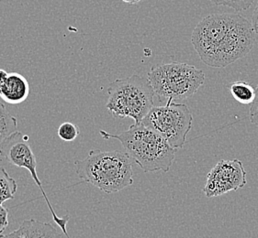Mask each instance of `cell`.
Here are the masks:
<instances>
[{
  "instance_id": "1",
  "label": "cell",
  "mask_w": 258,
  "mask_h": 238,
  "mask_svg": "<svg viewBox=\"0 0 258 238\" xmlns=\"http://www.w3.org/2000/svg\"><path fill=\"white\" fill-rule=\"evenodd\" d=\"M253 25L238 14H213L194 29L191 42L208 66L226 67L246 56L255 42Z\"/></svg>"
},
{
  "instance_id": "2",
  "label": "cell",
  "mask_w": 258,
  "mask_h": 238,
  "mask_svg": "<svg viewBox=\"0 0 258 238\" xmlns=\"http://www.w3.org/2000/svg\"><path fill=\"white\" fill-rule=\"evenodd\" d=\"M99 134L104 140H119L132 160L145 173L169 171L176 158L175 149L167 140L143 123L133 125L119 134H109L104 130H100Z\"/></svg>"
},
{
  "instance_id": "3",
  "label": "cell",
  "mask_w": 258,
  "mask_h": 238,
  "mask_svg": "<svg viewBox=\"0 0 258 238\" xmlns=\"http://www.w3.org/2000/svg\"><path fill=\"white\" fill-rule=\"evenodd\" d=\"M134 161L126 151L91 150L76 161L78 176L106 193L120 192L134 184Z\"/></svg>"
},
{
  "instance_id": "4",
  "label": "cell",
  "mask_w": 258,
  "mask_h": 238,
  "mask_svg": "<svg viewBox=\"0 0 258 238\" xmlns=\"http://www.w3.org/2000/svg\"><path fill=\"white\" fill-rule=\"evenodd\" d=\"M106 107L113 117L135 120L141 124L154 105L155 93L147 79L134 74L109 84Z\"/></svg>"
},
{
  "instance_id": "5",
  "label": "cell",
  "mask_w": 258,
  "mask_h": 238,
  "mask_svg": "<svg viewBox=\"0 0 258 238\" xmlns=\"http://www.w3.org/2000/svg\"><path fill=\"white\" fill-rule=\"evenodd\" d=\"M147 80L159 102H181L199 91L205 74L193 65L171 62L152 68Z\"/></svg>"
},
{
  "instance_id": "6",
  "label": "cell",
  "mask_w": 258,
  "mask_h": 238,
  "mask_svg": "<svg viewBox=\"0 0 258 238\" xmlns=\"http://www.w3.org/2000/svg\"><path fill=\"white\" fill-rule=\"evenodd\" d=\"M142 123L164 137L176 150L185 145L192 129L193 115L186 104L168 101L165 105L154 106Z\"/></svg>"
},
{
  "instance_id": "7",
  "label": "cell",
  "mask_w": 258,
  "mask_h": 238,
  "mask_svg": "<svg viewBox=\"0 0 258 238\" xmlns=\"http://www.w3.org/2000/svg\"><path fill=\"white\" fill-rule=\"evenodd\" d=\"M28 136L17 131L0 144V155L5 158L12 165L26 169L31 173V178L35 181L37 186L40 188L42 196L44 197V200L46 202L47 206L52 212L54 223L61 228L62 233L67 235V237L70 238L67 230V224L70 220V215L67 214L62 217L57 216L56 212H54L37 174L36 158L31 150V146L28 144Z\"/></svg>"
},
{
  "instance_id": "8",
  "label": "cell",
  "mask_w": 258,
  "mask_h": 238,
  "mask_svg": "<svg viewBox=\"0 0 258 238\" xmlns=\"http://www.w3.org/2000/svg\"><path fill=\"white\" fill-rule=\"evenodd\" d=\"M246 171L242 161H220L208 173L203 192L207 198L221 196L246 185Z\"/></svg>"
},
{
  "instance_id": "9",
  "label": "cell",
  "mask_w": 258,
  "mask_h": 238,
  "mask_svg": "<svg viewBox=\"0 0 258 238\" xmlns=\"http://www.w3.org/2000/svg\"><path fill=\"white\" fill-rule=\"evenodd\" d=\"M0 238H61V234L52 223L31 219L23 221L20 227L9 234H0Z\"/></svg>"
},
{
  "instance_id": "10",
  "label": "cell",
  "mask_w": 258,
  "mask_h": 238,
  "mask_svg": "<svg viewBox=\"0 0 258 238\" xmlns=\"http://www.w3.org/2000/svg\"><path fill=\"white\" fill-rule=\"evenodd\" d=\"M30 95V84L26 78L18 73H10L1 90L0 97L6 103L18 104L23 103Z\"/></svg>"
},
{
  "instance_id": "11",
  "label": "cell",
  "mask_w": 258,
  "mask_h": 238,
  "mask_svg": "<svg viewBox=\"0 0 258 238\" xmlns=\"http://www.w3.org/2000/svg\"><path fill=\"white\" fill-rule=\"evenodd\" d=\"M230 93L238 103L252 104L255 97V88L246 82L238 81L230 85Z\"/></svg>"
},
{
  "instance_id": "12",
  "label": "cell",
  "mask_w": 258,
  "mask_h": 238,
  "mask_svg": "<svg viewBox=\"0 0 258 238\" xmlns=\"http://www.w3.org/2000/svg\"><path fill=\"white\" fill-rule=\"evenodd\" d=\"M18 131V121L0 103V144L10 136Z\"/></svg>"
},
{
  "instance_id": "13",
  "label": "cell",
  "mask_w": 258,
  "mask_h": 238,
  "mask_svg": "<svg viewBox=\"0 0 258 238\" xmlns=\"http://www.w3.org/2000/svg\"><path fill=\"white\" fill-rule=\"evenodd\" d=\"M17 189L18 184L15 180L10 176L4 167L0 166V204L13 200Z\"/></svg>"
},
{
  "instance_id": "14",
  "label": "cell",
  "mask_w": 258,
  "mask_h": 238,
  "mask_svg": "<svg viewBox=\"0 0 258 238\" xmlns=\"http://www.w3.org/2000/svg\"><path fill=\"white\" fill-rule=\"evenodd\" d=\"M80 133V130L78 126L71 122H64L62 123L57 131V134L59 138L63 141L70 142L74 141L78 138V135Z\"/></svg>"
},
{
  "instance_id": "15",
  "label": "cell",
  "mask_w": 258,
  "mask_h": 238,
  "mask_svg": "<svg viewBox=\"0 0 258 238\" xmlns=\"http://www.w3.org/2000/svg\"><path fill=\"white\" fill-rule=\"evenodd\" d=\"M217 6H226L236 11L248 10L254 2V0H210Z\"/></svg>"
},
{
  "instance_id": "16",
  "label": "cell",
  "mask_w": 258,
  "mask_h": 238,
  "mask_svg": "<svg viewBox=\"0 0 258 238\" xmlns=\"http://www.w3.org/2000/svg\"><path fill=\"white\" fill-rule=\"evenodd\" d=\"M249 119L252 124L258 127V83L255 87V97L251 104L249 111Z\"/></svg>"
},
{
  "instance_id": "17",
  "label": "cell",
  "mask_w": 258,
  "mask_h": 238,
  "mask_svg": "<svg viewBox=\"0 0 258 238\" xmlns=\"http://www.w3.org/2000/svg\"><path fill=\"white\" fill-rule=\"evenodd\" d=\"M9 210L0 204V234L5 232L6 229L9 225Z\"/></svg>"
},
{
  "instance_id": "18",
  "label": "cell",
  "mask_w": 258,
  "mask_h": 238,
  "mask_svg": "<svg viewBox=\"0 0 258 238\" xmlns=\"http://www.w3.org/2000/svg\"><path fill=\"white\" fill-rule=\"evenodd\" d=\"M252 25L253 27V30L255 33L258 34V0L257 4L255 6V9L253 11V18H252Z\"/></svg>"
},
{
  "instance_id": "19",
  "label": "cell",
  "mask_w": 258,
  "mask_h": 238,
  "mask_svg": "<svg viewBox=\"0 0 258 238\" xmlns=\"http://www.w3.org/2000/svg\"><path fill=\"white\" fill-rule=\"evenodd\" d=\"M8 74H9V73H7L5 70L0 69V93H1V90L3 88L4 84H5L6 80H7V77H8Z\"/></svg>"
},
{
  "instance_id": "20",
  "label": "cell",
  "mask_w": 258,
  "mask_h": 238,
  "mask_svg": "<svg viewBox=\"0 0 258 238\" xmlns=\"http://www.w3.org/2000/svg\"><path fill=\"white\" fill-rule=\"evenodd\" d=\"M120 1H122L124 3L130 4V5H136V4H138L140 2H142L143 0H120Z\"/></svg>"
}]
</instances>
